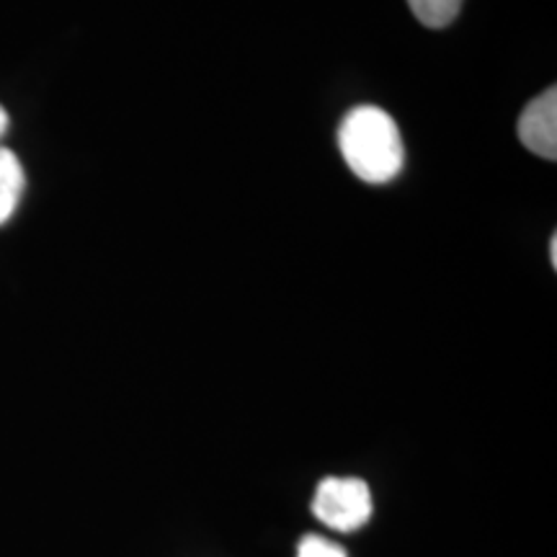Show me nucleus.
Wrapping results in <instances>:
<instances>
[{"mask_svg":"<svg viewBox=\"0 0 557 557\" xmlns=\"http://www.w3.org/2000/svg\"><path fill=\"white\" fill-rule=\"evenodd\" d=\"M465 0H408L413 16L429 29H447L459 16Z\"/></svg>","mask_w":557,"mask_h":557,"instance_id":"5","label":"nucleus"},{"mask_svg":"<svg viewBox=\"0 0 557 557\" xmlns=\"http://www.w3.org/2000/svg\"><path fill=\"white\" fill-rule=\"evenodd\" d=\"M297 557H346V549L320 534H305L297 545Z\"/></svg>","mask_w":557,"mask_h":557,"instance_id":"6","label":"nucleus"},{"mask_svg":"<svg viewBox=\"0 0 557 557\" xmlns=\"http://www.w3.org/2000/svg\"><path fill=\"white\" fill-rule=\"evenodd\" d=\"M5 129H9V114H5V109L0 107V137L5 135Z\"/></svg>","mask_w":557,"mask_h":557,"instance_id":"8","label":"nucleus"},{"mask_svg":"<svg viewBox=\"0 0 557 557\" xmlns=\"http://www.w3.org/2000/svg\"><path fill=\"white\" fill-rule=\"evenodd\" d=\"M312 513L333 532H357L372 517V493L361 478H325L312 498Z\"/></svg>","mask_w":557,"mask_h":557,"instance_id":"2","label":"nucleus"},{"mask_svg":"<svg viewBox=\"0 0 557 557\" xmlns=\"http://www.w3.org/2000/svg\"><path fill=\"white\" fill-rule=\"evenodd\" d=\"M519 139L534 156L557 158V88L540 94L519 116Z\"/></svg>","mask_w":557,"mask_h":557,"instance_id":"3","label":"nucleus"},{"mask_svg":"<svg viewBox=\"0 0 557 557\" xmlns=\"http://www.w3.org/2000/svg\"><path fill=\"white\" fill-rule=\"evenodd\" d=\"M549 261H553V269H557V235L549 240Z\"/></svg>","mask_w":557,"mask_h":557,"instance_id":"7","label":"nucleus"},{"mask_svg":"<svg viewBox=\"0 0 557 557\" xmlns=\"http://www.w3.org/2000/svg\"><path fill=\"white\" fill-rule=\"evenodd\" d=\"M338 150L354 176L367 184H387L406 165L398 124L380 107H357L338 127Z\"/></svg>","mask_w":557,"mask_h":557,"instance_id":"1","label":"nucleus"},{"mask_svg":"<svg viewBox=\"0 0 557 557\" xmlns=\"http://www.w3.org/2000/svg\"><path fill=\"white\" fill-rule=\"evenodd\" d=\"M26 176L21 169V160L16 152L9 148H0V225H5L16 212L21 194H24Z\"/></svg>","mask_w":557,"mask_h":557,"instance_id":"4","label":"nucleus"}]
</instances>
